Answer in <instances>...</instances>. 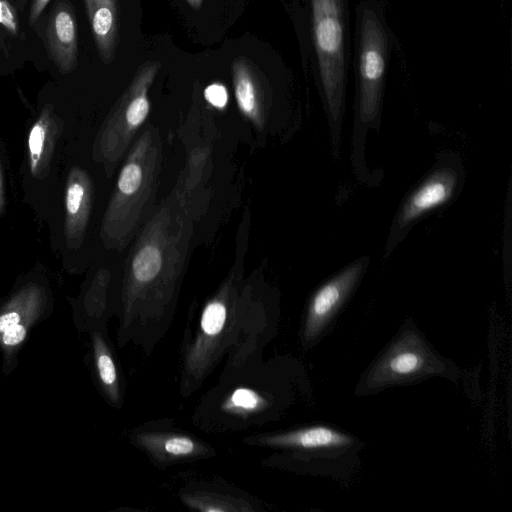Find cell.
I'll return each mask as SVG.
<instances>
[{
    "mask_svg": "<svg viewBox=\"0 0 512 512\" xmlns=\"http://www.w3.org/2000/svg\"><path fill=\"white\" fill-rule=\"evenodd\" d=\"M305 1L312 72L333 131V141L336 143L339 141L345 110L351 61L348 0Z\"/></svg>",
    "mask_w": 512,
    "mask_h": 512,
    "instance_id": "1",
    "label": "cell"
},
{
    "mask_svg": "<svg viewBox=\"0 0 512 512\" xmlns=\"http://www.w3.org/2000/svg\"><path fill=\"white\" fill-rule=\"evenodd\" d=\"M354 70L356 115L361 125L375 124L381 113L392 32L385 0H359L355 7Z\"/></svg>",
    "mask_w": 512,
    "mask_h": 512,
    "instance_id": "2",
    "label": "cell"
},
{
    "mask_svg": "<svg viewBox=\"0 0 512 512\" xmlns=\"http://www.w3.org/2000/svg\"><path fill=\"white\" fill-rule=\"evenodd\" d=\"M53 310L50 290L41 282L18 286L0 304L1 372L10 376L19 365L20 353L33 329Z\"/></svg>",
    "mask_w": 512,
    "mask_h": 512,
    "instance_id": "3",
    "label": "cell"
},
{
    "mask_svg": "<svg viewBox=\"0 0 512 512\" xmlns=\"http://www.w3.org/2000/svg\"><path fill=\"white\" fill-rule=\"evenodd\" d=\"M368 263L359 259L324 283L311 299L305 323L306 340L315 339L350 294Z\"/></svg>",
    "mask_w": 512,
    "mask_h": 512,
    "instance_id": "4",
    "label": "cell"
},
{
    "mask_svg": "<svg viewBox=\"0 0 512 512\" xmlns=\"http://www.w3.org/2000/svg\"><path fill=\"white\" fill-rule=\"evenodd\" d=\"M458 178L455 170L444 167L430 174L404 201L396 228L403 230L426 213L444 205L453 196Z\"/></svg>",
    "mask_w": 512,
    "mask_h": 512,
    "instance_id": "5",
    "label": "cell"
},
{
    "mask_svg": "<svg viewBox=\"0 0 512 512\" xmlns=\"http://www.w3.org/2000/svg\"><path fill=\"white\" fill-rule=\"evenodd\" d=\"M48 47L51 59L63 74L72 72L77 65L78 31L75 14L67 2L54 8L48 28Z\"/></svg>",
    "mask_w": 512,
    "mask_h": 512,
    "instance_id": "6",
    "label": "cell"
},
{
    "mask_svg": "<svg viewBox=\"0 0 512 512\" xmlns=\"http://www.w3.org/2000/svg\"><path fill=\"white\" fill-rule=\"evenodd\" d=\"M258 442L275 448L317 450L348 446L352 443V438L326 426H312L269 435L260 438Z\"/></svg>",
    "mask_w": 512,
    "mask_h": 512,
    "instance_id": "7",
    "label": "cell"
},
{
    "mask_svg": "<svg viewBox=\"0 0 512 512\" xmlns=\"http://www.w3.org/2000/svg\"><path fill=\"white\" fill-rule=\"evenodd\" d=\"M91 359L94 376L100 391L107 401L116 405L120 400L118 369L111 346L104 333V325L89 329Z\"/></svg>",
    "mask_w": 512,
    "mask_h": 512,
    "instance_id": "8",
    "label": "cell"
},
{
    "mask_svg": "<svg viewBox=\"0 0 512 512\" xmlns=\"http://www.w3.org/2000/svg\"><path fill=\"white\" fill-rule=\"evenodd\" d=\"M84 3L98 53L109 64L118 37L117 0H84Z\"/></svg>",
    "mask_w": 512,
    "mask_h": 512,
    "instance_id": "9",
    "label": "cell"
},
{
    "mask_svg": "<svg viewBox=\"0 0 512 512\" xmlns=\"http://www.w3.org/2000/svg\"><path fill=\"white\" fill-rule=\"evenodd\" d=\"M138 443L157 460L173 462L201 456L205 447L192 437L180 433H144Z\"/></svg>",
    "mask_w": 512,
    "mask_h": 512,
    "instance_id": "10",
    "label": "cell"
},
{
    "mask_svg": "<svg viewBox=\"0 0 512 512\" xmlns=\"http://www.w3.org/2000/svg\"><path fill=\"white\" fill-rule=\"evenodd\" d=\"M88 207V185L79 170L69 174L65 192L66 236L76 238L85 225Z\"/></svg>",
    "mask_w": 512,
    "mask_h": 512,
    "instance_id": "11",
    "label": "cell"
},
{
    "mask_svg": "<svg viewBox=\"0 0 512 512\" xmlns=\"http://www.w3.org/2000/svg\"><path fill=\"white\" fill-rule=\"evenodd\" d=\"M233 83L237 103L248 116L257 114L258 100L254 74L246 60L237 59L233 65Z\"/></svg>",
    "mask_w": 512,
    "mask_h": 512,
    "instance_id": "12",
    "label": "cell"
},
{
    "mask_svg": "<svg viewBox=\"0 0 512 512\" xmlns=\"http://www.w3.org/2000/svg\"><path fill=\"white\" fill-rule=\"evenodd\" d=\"M51 126V111L46 108L31 127L28 136L29 164L33 175L39 172L41 163L50 148Z\"/></svg>",
    "mask_w": 512,
    "mask_h": 512,
    "instance_id": "13",
    "label": "cell"
},
{
    "mask_svg": "<svg viewBox=\"0 0 512 512\" xmlns=\"http://www.w3.org/2000/svg\"><path fill=\"white\" fill-rule=\"evenodd\" d=\"M227 319V308L221 301H212L206 305L200 320V338L197 344L212 341L219 337Z\"/></svg>",
    "mask_w": 512,
    "mask_h": 512,
    "instance_id": "14",
    "label": "cell"
},
{
    "mask_svg": "<svg viewBox=\"0 0 512 512\" xmlns=\"http://www.w3.org/2000/svg\"><path fill=\"white\" fill-rule=\"evenodd\" d=\"M161 265L162 256L159 250L153 246H145L133 260V275L139 282H149L159 273Z\"/></svg>",
    "mask_w": 512,
    "mask_h": 512,
    "instance_id": "15",
    "label": "cell"
},
{
    "mask_svg": "<svg viewBox=\"0 0 512 512\" xmlns=\"http://www.w3.org/2000/svg\"><path fill=\"white\" fill-rule=\"evenodd\" d=\"M424 365V357L413 350L394 353L387 361V369L395 376H408L419 372Z\"/></svg>",
    "mask_w": 512,
    "mask_h": 512,
    "instance_id": "16",
    "label": "cell"
},
{
    "mask_svg": "<svg viewBox=\"0 0 512 512\" xmlns=\"http://www.w3.org/2000/svg\"><path fill=\"white\" fill-rule=\"evenodd\" d=\"M263 402L264 399L255 391L239 388L231 394L226 402V406L230 410L252 412L260 408Z\"/></svg>",
    "mask_w": 512,
    "mask_h": 512,
    "instance_id": "17",
    "label": "cell"
},
{
    "mask_svg": "<svg viewBox=\"0 0 512 512\" xmlns=\"http://www.w3.org/2000/svg\"><path fill=\"white\" fill-rule=\"evenodd\" d=\"M141 179V168L134 163L128 164L121 171L118 180V188L124 194H132L140 186Z\"/></svg>",
    "mask_w": 512,
    "mask_h": 512,
    "instance_id": "18",
    "label": "cell"
},
{
    "mask_svg": "<svg viewBox=\"0 0 512 512\" xmlns=\"http://www.w3.org/2000/svg\"><path fill=\"white\" fill-rule=\"evenodd\" d=\"M0 24L14 36L19 32L17 12L8 0H0Z\"/></svg>",
    "mask_w": 512,
    "mask_h": 512,
    "instance_id": "19",
    "label": "cell"
},
{
    "mask_svg": "<svg viewBox=\"0 0 512 512\" xmlns=\"http://www.w3.org/2000/svg\"><path fill=\"white\" fill-rule=\"evenodd\" d=\"M205 99L217 108H223L227 104L228 94L222 84L214 83L207 86L204 90Z\"/></svg>",
    "mask_w": 512,
    "mask_h": 512,
    "instance_id": "20",
    "label": "cell"
},
{
    "mask_svg": "<svg viewBox=\"0 0 512 512\" xmlns=\"http://www.w3.org/2000/svg\"><path fill=\"white\" fill-rule=\"evenodd\" d=\"M50 0H33L29 12V24L34 25Z\"/></svg>",
    "mask_w": 512,
    "mask_h": 512,
    "instance_id": "21",
    "label": "cell"
},
{
    "mask_svg": "<svg viewBox=\"0 0 512 512\" xmlns=\"http://www.w3.org/2000/svg\"><path fill=\"white\" fill-rule=\"evenodd\" d=\"M189 5L194 9V10H198L200 9L201 5H202V2L203 0H186Z\"/></svg>",
    "mask_w": 512,
    "mask_h": 512,
    "instance_id": "22",
    "label": "cell"
},
{
    "mask_svg": "<svg viewBox=\"0 0 512 512\" xmlns=\"http://www.w3.org/2000/svg\"><path fill=\"white\" fill-rule=\"evenodd\" d=\"M2 174H1V167H0V208L3 205V189H2Z\"/></svg>",
    "mask_w": 512,
    "mask_h": 512,
    "instance_id": "23",
    "label": "cell"
}]
</instances>
